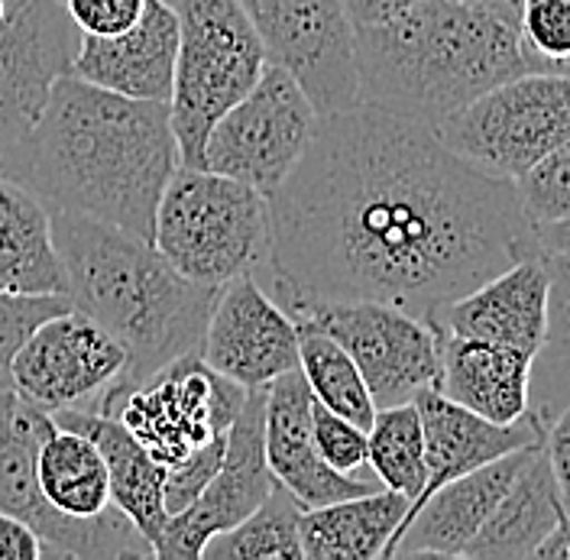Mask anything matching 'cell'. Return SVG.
<instances>
[{"label":"cell","mask_w":570,"mask_h":560,"mask_svg":"<svg viewBox=\"0 0 570 560\" xmlns=\"http://www.w3.org/2000/svg\"><path fill=\"white\" fill-rule=\"evenodd\" d=\"M564 269L568 256L519 259L461 298L441 305L425 321L458 337H483L538 356L554 331V288L564 282Z\"/></svg>","instance_id":"2e32d148"},{"label":"cell","mask_w":570,"mask_h":560,"mask_svg":"<svg viewBox=\"0 0 570 560\" xmlns=\"http://www.w3.org/2000/svg\"><path fill=\"white\" fill-rule=\"evenodd\" d=\"M52 421L59 428H71L88 434L107 463V483H110V502L137 525L149 548H156L159 531L166 525V466L146 454L140 441L120 424V419L107 412H56Z\"/></svg>","instance_id":"cb8c5ba5"},{"label":"cell","mask_w":570,"mask_h":560,"mask_svg":"<svg viewBox=\"0 0 570 560\" xmlns=\"http://www.w3.org/2000/svg\"><path fill=\"white\" fill-rule=\"evenodd\" d=\"M302 502L276 483L273 492L263 499L259 509H253L240 525L214 534L202 548V558L208 560H302L298 541V519Z\"/></svg>","instance_id":"83f0119b"},{"label":"cell","mask_w":570,"mask_h":560,"mask_svg":"<svg viewBox=\"0 0 570 560\" xmlns=\"http://www.w3.org/2000/svg\"><path fill=\"white\" fill-rule=\"evenodd\" d=\"M166 3L178 20L169 124L176 134L178 163L198 169L214 120L256 85L269 56L237 0Z\"/></svg>","instance_id":"8992f818"},{"label":"cell","mask_w":570,"mask_h":560,"mask_svg":"<svg viewBox=\"0 0 570 560\" xmlns=\"http://www.w3.org/2000/svg\"><path fill=\"white\" fill-rule=\"evenodd\" d=\"M538 444L509 451L438 487L399 531L392 558H463L466 544L490 519L502 492L509 490V483L529 463Z\"/></svg>","instance_id":"44dd1931"},{"label":"cell","mask_w":570,"mask_h":560,"mask_svg":"<svg viewBox=\"0 0 570 560\" xmlns=\"http://www.w3.org/2000/svg\"><path fill=\"white\" fill-rule=\"evenodd\" d=\"M283 308L351 353L376 409L409 402L438 380V344L425 317L370 298H295Z\"/></svg>","instance_id":"9c48e42d"},{"label":"cell","mask_w":570,"mask_h":560,"mask_svg":"<svg viewBox=\"0 0 570 560\" xmlns=\"http://www.w3.org/2000/svg\"><path fill=\"white\" fill-rule=\"evenodd\" d=\"M269 62L283 66L324 114L360 105L354 20L344 0H237Z\"/></svg>","instance_id":"4fadbf2b"},{"label":"cell","mask_w":570,"mask_h":560,"mask_svg":"<svg viewBox=\"0 0 570 560\" xmlns=\"http://www.w3.org/2000/svg\"><path fill=\"white\" fill-rule=\"evenodd\" d=\"M366 466L383 483V490L399 492L409 502L425 490V448L422 419L415 402H399L376 409L366 428Z\"/></svg>","instance_id":"f1b7e54d"},{"label":"cell","mask_w":570,"mask_h":560,"mask_svg":"<svg viewBox=\"0 0 570 560\" xmlns=\"http://www.w3.org/2000/svg\"><path fill=\"white\" fill-rule=\"evenodd\" d=\"M405 509L409 499L392 490H373L315 509H302V560L383 558L405 519Z\"/></svg>","instance_id":"d4e9b609"},{"label":"cell","mask_w":570,"mask_h":560,"mask_svg":"<svg viewBox=\"0 0 570 560\" xmlns=\"http://www.w3.org/2000/svg\"><path fill=\"white\" fill-rule=\"evenodd\" d=\"M263 399L266 385L247 389L240 412L224 431V456L208 487L195 495L191 505L169 515L153 548L159 560H198L202 548L214 534L240 525L253 509L276 487V477L266 463L263 444Z\"/></svg>","instance_id":"5bb4252c"},{"label":"cell","mask_w":570,"mask_h":560,"mask_svg":"<svg viewBox=\"0 0 570 560\" xmlns=\"http://www.w3.org/2000/svg\"><path fill=\"white\" fill-rule=\"evenodd\" d=\"M198 356L224 380L259 389L298 366V327L247 273L217 288Z\"/></svg>","instance_id":"e0dca14e"},{"label":"cell","mask_w":570,"mask_h":560,"mask_svg":"<svg viewBox=\"0 0 570 560\" xmlns=\"http://www.w3.org/2000/svg\"><path fill=\"white\" fill-rule=\"evenodd\" d=\"M419 419H422V448H425V490L419 492L415 502H409L405 519L399 531L405 528L409 515L425 502L431 492L451 480H458L463 473L497 460V456L519 451V448H532L544 434V421L534 412L532 405L525 409V415H519L509 424L483 419L470 409H463L458 402H451L444 392H438L434 385H425L412 395ZM395 531V538H399ZM395 538L390 541L383 558L392 560Z\"/></svg>","instance_id":"ac0fdd59"},{"label":"cell","mask_w":570,"mask_h":560,"mask_svg":"<svg viewBox=\"0 0 570 560\" xmlns=\"http://www.w3.org/2000/svg\"><path fill=\"white\" fill-rule=\"evenodd\" d=\"M263 444L276 483H283L305 509L383 490L373 473L347 477L324 463L312 438V389L298 366L285 370L283 376L266 385Z\"/></svg>","instance_id":"d6986e66"},{"label":"cell","mask_w":570,"mask_h":560,"mask_svg":"<svg viewBox=\"0 0 570 560\" xmlns=\"http://www.w3.org/2000/svg\"><path fill=\"white\" fill-rule=\"evenodd\" d=\"M312 438L324 463L334 466L337 473H347V477L373 473L366 466V431L354 421L324 409L321 402H315V395H312Z\"/></svg>","instance_id":"d6a6232c"},{"label":"cell","mask_w":570,"mask_h":560,"mask_svg":"<svg viewBox=\"0 0 570 560\" xmlns=\"http://www.w3.org/2000/svg\"><path fill=\"white\" fill-rule=\"evenodd\" d=\"M409 3H415V0H344V7H347L354 27L390 20L399 10H405Z\"/></svg>","instance_id":"8d00e7d4"},{"label":"cell","mask_w":570,"mask_h":560,"mask_svg":"<svg viewBox=\"0 0 570 560\" xmlns=\"http://www.w3.org/2000/svg\"><path fill=\"white\" fill-rule=\"evenodd\" d=\"M266 205L269 263L253 279L279 305L370 298L428 317L519 259L554 256L509 178L363 101L318 117Z\"/></svg>","instance_id":"6da1fadb"},{"label":"cell","mask_w":570,"mask_h":560,"mask_svg":"<svg viewBox=\"0 0 570 560\" xmlns=\"http://www.w3.org/2000/svg\"><path fill=\"white\" fill-rule=\"evenodd\" d=\"M473 3H483V7H490V10H497L499 17H505V20H512V23L519 27V10H522V0H473Z\"/></svg>","instance_id":"f35d334b"},{"label":"cell","mask_w":570,"mask_h":560,"mask_svg":"<svg viewBox=\"0 0 570 560\" xmlns=\"http://www.w3.org/2000/svg\"><path fill=\"white\" fill-rule=\"evenodd\" d=\"M52 428V415L17 392L0 402V512L33 528L42 541V558H153L149 541L117 505L98 519H69L42 499L36 451Z\"/></svg>","instance_id":"ba28073f"},{"label":"cell","mask_w":570,"mask_h":560,"mask_svg":"<svg viewBox=\"0 0 570 560\" xmlns=\"http://www.w3.org/2000/svg\"><path fill=\"white\" fill-rule=\"evenodd\" d=\"M178 20L166 0H146L140 20L117 36H81L71 75L137 101H166L173 95Z\"/></svg>","instance_id":"ffe728a7"},{"label":"cell","mask_w":570,"mask_h":560,"mask_svg":"<svg viewBox=\"0 0 570 560\" xmlns=\"http://www.w3.org/2000/svg\"><path fill=\"white\" fill-rule=\"evenodd\" d=\"M570 525H554L541 541H538V548L532 551V560H570Z\"/></svg>","instance_id":"74e56055"},{"label":"cell","mask_w":570,"mask_h":560,"mask_svg":"<svg viewBox=\"0 0 570 560\" xmlns=\"http://www.w3.org/2000/svg\"><path fill=\"white\" fill-rule=\"evenodd\" d=\"M244 395V385L214 373L195 351L127 389L107 415L120 419L156 463L173 466L220 438L240 412Z\"/></svg>","instance_id":"7c38bea8"},{"label":"cell","mask_w":570,"mask_h":560,"mask_svg":"<svg viewBox=\"0 0 570 560\" xmlns=\"http://www.w3.org/2000/svg\"><path fill=\"white\" fill-rule=\"evenodd\" d=\"M0 560H42V541L33 528L0 512Z\"/></svg>","instance_id":"d590c367"},{"label":"cell","mask_w":570,"mask_h":560,"mask_svg":"<svg viewBox=\"0 0 570 560\" xmlns=\"http://www.w3.org/2000/svg\"><path fill=\"white\" fill-rule=\"evenodd\" d=\"M146 0H62L75 30L81 36H117L130 30Z\"/></svg>","instance_id":"e575fe53"},{"label":"cell","mask_w":570,"mask_h":560,"mask_svg":"<svg viewBox=\"0 0 570 560\" xmlns=\"http://www.w3.org/2000/svg\"><path fill=\"white\" fill-rule=\"evenodd\" d=\"M431 331L438 344V392L497 424L525 415L538 356L483 337H458L438 327Z\"/></svg>","instance_id":"7402d4cb"},{"label":"cell","mask_w":570,"mask_h":560,"mask_svg":"<svg viewBox=\"0 0 570 560\" xmlns=\"http://www.w3.org/2000/svg\"><path fill=\"white\" fill-rule=\"evenodd\" d=\"M220 456H224V434L208 441V444H202L198 451H191L188 456H181L173 466H166L163 499H166V512L169 515H176L185 505L195 502V495L208 487L214 470L220 466Z\"/></svg>","instance_id":"836d02e7"},{"label":"cell","mask_w":570,"mask_h":560,"mask_svg":"<svg viewBox=\"0 0 570 560\" xmlns=\"http://www.w3.org/2000/svg\"><path fill=\"white\" fill-rule=\"evenodd\" d=\"M0 292L66 295V273L49 234V210L33 191L7 176H0Z\"/></svg>","instance_id":"484cf974"},{"label":"cell","mask_w":570,"mask_h":560,"mask_svg":"<svg viewBox=\"0 0 570 560\" xmlns=\"http://www.w3.org/2000/svg\"><path fill=\"white\" fill-rule=\"evenodd\" d=\"M13 392L46 415L107 412L127 380V351L78 308L36 324L10 363Z\"/></svg>","instance_id":"8fae6325"},{"label":"cell","mask_w":570,"mask_h":560,"mask_svg":"<svg viewBox=\"0 0 570 560\" xmlns=\"http://www.w3.org/2000/svg\"><path fill=\"white\" fill-rule=\"evenodd\" d=\"M315 127L318 110L298 81L283 66L266 62L247 95L214 120L198 169L237 178L269 195L302 159Z\"/></svg>","instance_id":"30bf717a"},{"label":"cell","mask_w":570,"mask_h":560,"mask_svg":"<svg viewBox=\"0 0 570 560\" xmlns=\"http://www.w3.org/2000/svg\"><path fill=\"white\" fill-rule=\"evenodd\" d=\"M570 143L551 149L519 178H512L519 208L554 256H568Z\"/></svg>","instance_id":"4dcf8cb0"},{"label":"cell","mask_w":570,"mask_h":560,"mask_svg":"<svg viewBox=\"0 0 570 560\" xmlns=\"http://www.w3.org/2000/svg\"><path fill=\"white\" fill-rule=\"evenodd\" d=\"M356 91L438 127L502 81L534 71L519 27L473 0H415L390 20L354 27Z\"/></svg>","instance_id":"3957f363"},{"label":"cell","mask_w":570,"mask_h":560,"mask_svg":"<svg viewBox=\"0 0 570 560\" xmlns=\"http://www.w3.org/2000/svg\"><path fill=\"white\" fill-rule=\"evenodd\" d=\"M570 495L554 480L544 444L534 448L529 463L502 492L490 519L473 534L463 558L470 560H532L538 541L554 525L568 522Z\"/></svg>","instance_id":"603a6c76"},{"label":"cell","mask_w":570,"mask_h":560,"mask_svg":"<svg viewBox=\"0 0 570 560\" xmlns=\"http://www.w3.org/2000/svg\"><path fill=\"white\" fill-rule=\"evenodd\" d=\"M295 327H298V370L315 402L366 431L376 415V405L351 353L308 324H295Z\"/></svg>","instance_id":"f546056e"},{"label":"cell","mask_w":570,"mask_h":560,"mask_svg":"<svg viewBox=\"0 0 570 560\" xmlns=\"http://www.w3.org/2000/svg\"><path fill=\"white\" fill-rule=\"evenodd\" d=\"M81 33L62 0H7L0 33V176L30 134L56 78L71 75Z\"/></svg>","instance_id":"9a60e30c"},{"label":"cell","mask_w":570,"mask_h":560,"mask_svg":"<svg viewBox=\"0 0 570 560\" xmlns=\"http://www.w3.org/2000/svg\"><path fill=\"white\" fill-rule=\"evenodd\" d=\"M36 483L42 499L69 519H98L107 512L110 483L98 444L71 428H52L36 451Z\"/></svg>","instance_id":"4316f807"},{"label":"cell","mask_w":570,"mask_h":560,"mask_svg":"<svg viewBox=\"0 0 570 560\" xmlns=\"http://www.w3.org/2000/svg\"><path fill=\"white\" fill-rule=\"evenodd\" d=\"M176 166L166 101L124 98L62 75L3 176L46 210L81 214L153 244L156 205Z\"/></svg>","instance_id":"7a4b0ae2"},{"label":"cell","mask_w":570,"mask_h":560,"mask_svg":"<svg viewBox=\"0 0 570 560\" xmlns=\"http://www.w3.org/2000/svg\"><path fill=\"white\" fill-rule=\"evenodd\" d=\"M3 20H7V0H0V33H3Z\"/></svg>","instance_id":"ab89813d"},{"label":"cell","mask_w":570,"mask_h":560,"mask_svg":"<svg viewBox=\"0 0 570 560\" xmlns=\"http://www.w3.org/2000/svg\"><path fill=\"white\" fill-rule=\"evenodd\" d=\"M49 234L71 308L95 317L127 351L124 392L198 351L214 285L188 282L149 240L81 214L49 210Z\"/></svg>","instance_id":"277c9868"},{"label":"cell","mask_w":570,"mask_h":560,"mask_svg":"<svg viewBox=\"0 0 570 560\" xmlns=\"http://www.w3.org/2000/svg\"><path fill=\"white\" fill-rule=\"evenodd\" d=\"M434 137L473 169L512 181L570 143L568 75H515L444 117Z\"/></svg>","instance_id":"52a82bcc"},{"label":"cell","mask_w":570,"mask_h":560,"mask_svg":"<svg viewBox=\"0 0 570 560\" xmlns=\"http://www.w3.org/2000/svg\"><path fill=\"white\" fill-rule=\"evenodd\" d=\"M153 246L178 276L198 285L220 288L237 276H256L269 263L266 195L178 163L156 205Z\"/></svg>","instance_id":"5b68a950"},{"label":"cell","mask_w":570,"mask_h":560,"mask_svg":"<svg viewBox=\"0 0 570 560\" xmlns=\"http://www.w3.org/2000/svg\"><path fill=\"white\" fill-rule=\"evenodd\" d=\"M71 308L66 295H20V292H0V402L13 395L10 363L20 351V344L33 334L36 324L46 317Z\"/></svg>","instance_id":"1f68e13d"}]
</instances>
